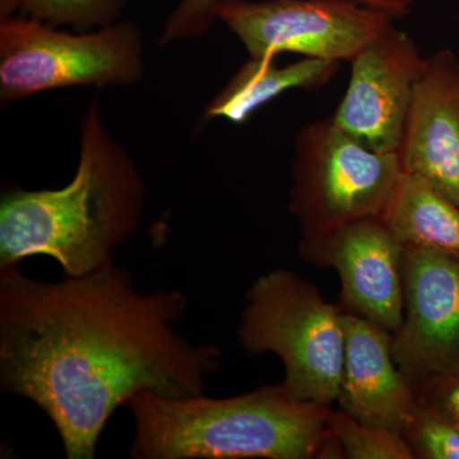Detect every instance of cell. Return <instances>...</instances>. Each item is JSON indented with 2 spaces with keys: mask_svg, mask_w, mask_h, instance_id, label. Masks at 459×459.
Returning <instances> with one entry per match:
<instances>
[{
  "mask_svg": "<svg viewBox=\"0 0 459 459\" xmlns=\"http://www.w3.org/2000/svg\"><path fill=\"white\" fill-rule=\"evenodd\" d=\"M188 305L180 291L141 294L115 263L56 283L0 270V388L49 416L66 458H95L108 419L133 395L204 394L221 351L175 331Z\"/></svg>",
  "mask_w": 459,
  "mask_h": 459,
  "instance_id": "obj_1",
  "label": "cell"
},
{
  "mask_svg": "<svg viewBox=\"0 0 459 459\" xmlns=\"http://www.w3.org/2000/svg\"><path fill=\"white\" fill-rule=\"evenodd\" d=\"M146 186L129 151L110 134L99 101L81 124L74 179L59 189H11L0 202V270L32 255L81 277L114 264L140 226Z\"/></svg>",
  "mask_w": 459,
  "mask_h": 459,
  "instance_id": "obj_2",
  "label": "cell"
},
{
  "mask_svg": "<svg viewBox=\"0 0 459 459\" xmlns=\"http://www.w3.org/2000/svg\"><path fill=\"white\" fill-rule=\"evenodd\" d=\"M134 459H316L333 406L298 401L282 385L229 398H166L140 392Z\"/></svg>",
  "mask_w": 459,
  "mask_h": 459,
  "instance_id": "obj_3",
  "label": "cell"
},
{
  "mask_svg": "<svg viewBox=\"0 0 459 459\" xmlns=\"http://www.w3.org/2000/svg\"><path fill=\"white\" fill-rule=\"evenodd\" d=\"M238 336L249 355L279 356L285 367L281 385L290 397L336 403L346 347L344 312L314 283L283 268L262 274L247 290Z\"/></svg>",
  "mask_w": 459,
  "mask_h": 459,
  "instance_id": "obj_4",
  "label": "cell"
},
{
  "mask_svg": "<svg viewBox=\"0 0 459 459\" xmlns=\"http://www.w3.org/2000/svg\"><path fill=\"white\" fill-rule=\"evenodd\" d=\"M144 72L137 23L72 33L26 16L0 22L2 104L71 87H132Z\"/></svg>",
  "mask_w": 459,
  "mask_h": 459,
  "instance_id": "obj_5",
  "label": "cell"
},
{
  "mask_svg": "<svg viewBox=\"0 0 459 459\" xmlns=\"http://www.w3.org/2000/svg\"><path fill=\"white\" fill-rule=\"evenodd\" d=\"M294 146L289 210L301 238L380 216L403 172L398 153L370 150L333 117L305 126Z\"/></svg>",
  "mask_w": 459,
  "mask_h": 459,
  "instance_id": "obj_6",
  "label": "cell"
},
{
  "mask_svg": "<svg viewBox=\"0 0 459 459\" xmlns=\"http://www.w3.org/2000/svg\"><path fill=\"white\" fill-rule=\"evenodd\" d=\"M217 20L250 57L291 53L341 63L351 62L395 18L360 0H222Z\"/></svg>",
  "mask_w": 459,
  "mask_h": 459,
  "instance_id": "obj_7",
  "label": "cell"
},
{
  "mask_svg": "<svg viewBox=\"0 0 459 459\" xmlns=\"http://www.w3.org/2000/svg\"><path fill=\"white\" fill-rule=\"evenodd\" d=\"M301 261L331 268L340 277V307L392 334L403 318L402 246L380 216L343 223L316 237L301 238Z\"/></svg>",
  "mask_w": 459,
  "mask_h": 459,
  "instance_id": "obj_8",
  "label": "cell"
},
{
  "mask_svg": "<svg viewBox=\"0 0 459 459\" xmlns=\"http://www.w3.org/2000/svg\"><path fill=\"white\" fill-rule=\"evenodd\" d=\"M350 63L349 86L332 117L370 150L400 152L427 56L409 33L391 25Z\"/></svg>",
  "mask_w": 459,
  "mask_h": 459,
  "instance_id": "obj_9",
  "label": "cell"
},
{
  "mask_svg": "<svg viewBox=\"0 0 459 459\" xmlns=\"http://www.w3.org/2000/svg\"><path fill=\"white\" fill-rule=\"evenodd\" d=\"M394 360L413 385L459 368V259L404 247L403 318Z\"/></svg>",
  "mask_w": 459,
  "mask_h": 459,
  "instance_id": "obj_10",
  "label": "cell"
},
{
  "mask_svg": "<svg viewBox=\"0 0 459 459\" xmlns=\"http://www.w3.org/2000/svg\"><path fill=\"white\" fill-rule=\"evenodd\" d=\"M403 171L418 174L459 205V56H427L411 104L400 152Z\"/></svg>",
  "mask_w": 459,
  "mask_h": 459,
  "instance_id": "obj_11",
  "label": "cell"
},
{
  "mask_svg": "<svg viewBox=\"0 0 459 459\" xmlns=\"http://www.w3.org/2000/svg\"><path fill=\"white\" fill-rule=\"evenodd\" d=\"M346 347L336 403L359 421L401 433L418 403L415 385L394 360V334L344 312Z\"/></svg>",
  "mask_w": 459,
  "mask_h": 459,
  "instance_id": "obj_12",
  "label": "cell"
},
{
  "mask_svg": "<svg viewBox=\"0 0 459 459\" xmlns=\"http://www.w3.org/2000/svg\"><path fill=\"white\" fill-rule=\"evenodd\" d=\"M341 63L304 57L279 65L277 57H249L205 107L204 122L246 123L258 108L291 90L322 89L333 80Z\"/></svg>",
  "mask_w": 459,
  "mask_h": 459,
  "instance_id": "obj_13",
  "label": "cell"
},
{
  "mask_svg": "<svg viewBox=\"0 0 459 459\" xmlns=\"http://www.w3.org/2000/svg\"><path fill=\"white\" fill-rule=\"evenodd\" d=\"M380 217L404 247L459 259V205L420 175L402 172Z\"/></svg>",
  "mask_w": 459,
  "mask_h": 459,
  "instance_id": "obj_14",
  "label": "cell"
},
{
  "mask_svg": "<svg viewBox=\"0 0 459 459\" xmlns=\"http://www.w3.org/2000/svg\"><path fill=\"white\" fill-rule=\"evenodd\" d=\"M327 428L340 439L346 459H413L401 433L365 424L341 409H332Z\"/></svg>",
  "mask_w": 459,
  "mask_h": 459,
  "instance_id": "obj_15",
  "label": "cell"
},
{
  "mask_svg": "<svg viewBox=\"0 0 459 459\" xmlns=\"http://www.w3.org/2000/svg\"><path fill=\"white\" fill-rule=\"evenodd\" d=\"M128 0H25L23 16L48 25L91 31L119 22Z\"/></svg>",
  "mask_w": 459,
  "mask_h": 459,
  "instance_id": "obj_16",
  "label": "cell"
},
{
  "mask_svg": "<svg viewBox=\"0 0 459 459\" xmlns=\"http://www.w3.org/2000/svg\"><path fill=\"white\" fill-rule=\"evenodd\" d=\"M401 435L413 459H459V427L419 401Z\"/></svg>",
  "mask_w": 459,
  "mask_h": 459,
  "instance_id": "obj_17",
  "label": "cell"
},
{
  "mask_svg": "<svg viewBox=\"0 0 459 459\" xmlns=\"http://www.w3.org/2000/svg\"><path fill=\"white\" fill-rule=\"evenodd\" d=\"M222 0H180L171 16L166 21L160 47H168L172 42L190 40L210 31L217 20V7ZM388 12L394 18L409 14L415 0H360Z\"/></svg>",
  "mask_w": 459,
  "mask_h": 459,
  "instance_id": "obj_18",
  "label": "cell"
},
{
  "mask_svg": "<svg viewBox=\"0 0 459 459\" xmlns=\"http://www.w3.org/2000/svg\"><path fill=\"white\" fill-rule=\"evenodd\" d=\"M415 388L420 403L459 427V368L424 377Z\"/></svg>",
  "mask_w": 459,
  "mask_h": 459,
  "instance_id": "obj_19",
  "label": "cell"
},
{
  "mask_svg": "<svg viewBox=\"0 0 459 459\" xmlns=\"http://www.w3.org/2000/svg\"><path fill=\"white\" fill-rule=\"evenodd\" d=\"M316 459H346L340 439L327 428L316 449Z\"/></svg>",
  "mask_w": 459,
  "mask_h": 459,
  "instance_id": "obj_20",
  "label": "cell"
},
{
  "mask_svg": "<svg viewBox=\"0 0 459 459\" xmlns=\"http://www.w3.org/2000/svg\"><path fill=\"white\" fill-rule=\"evenodd\" d=\"M25 0H0V22L14 17L16 12L22 11Z\"/></svg>",
  "mask_w": 459,
  "mask_h": 459,
  "instance_id": "obj_21",
  "label": "cell"
}]
</instances>
